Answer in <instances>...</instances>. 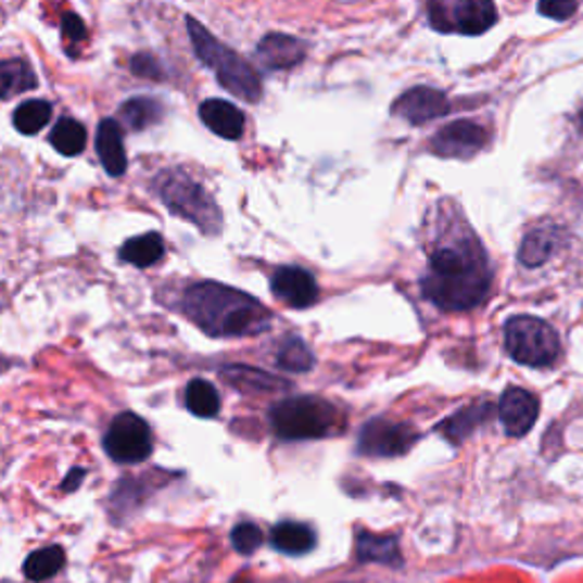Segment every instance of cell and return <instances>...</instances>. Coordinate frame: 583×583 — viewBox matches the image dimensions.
Listing matches in <instances>:
<instances>
[{"label": "cell", "instance_id": "1", "mask_svg": "<svg viewBox=\"0 0 583 583\" xmlns=\"http://www.w3.org/2000/svg\"><path fill=\"white\" fill-rule=\"evenodd\" d=\"M422 292L440 310L477 308L490 292V269L481 244L470 236L438 246L429 258Z\"/></svg>", "mask_w": 583, "mask_h": 583}, {"label": "cell", "instance_id": "2", "mask_svg": "<svg viewBox=\"0 0 583 583\" xmlns=\"http://www.w3.org/2000/svg\"><path fill=\"white\" fill-rule=\"evenodd\" d=\"M182 310L213 338L258 335L271 326V313L253 296L221 283H197L182 299Z\"/></svg>", "mask_w": 583, "mask_h": 583}, {"label": "cell", "instance_id": "3", "mask_svg": "<svg viewBox=\"0 0 583 583\" xmlns=\"http://www.w3.org/2000/svg\"><path fill=\"white\" fill-rule=\"evenodd\" d=\"M188 33L194 46L197 58L213 68L219 85L228 89L232 97H238L246 103H258L263 97V83L255 74V68L240 58L236 51H230L213 33H207L197 18H188Z\"/></svg>", "mask_w": 583, "mask_h": 583}, {"label": "cell", "instance_id": "4", "mask_svg": "<svg viewBox=\"0 0 583 583\" xmlns=\"http://www.w3.org/2000/svg\"><path fill=\"white\" fill-rule=\"evenodd\" d=\"M155 190L174 215L192 221L205 236H215L221 230V213L203 185L192 180L180 169H169L160 174L155 180Z\"/></svg>", "mask_w": 583, "mask_h": 583}, {"label": "cell", "instance_id": "5", "mask_svg": "<svg viewBox=\"0 0 583 583\" xmlns=\"http://www.w3.org/2000/svg\"><path fill=\"white\" fill-rule=\"evenodd\" d=\"M269 419L274 433L283 440L326 438L340 431V413L317 396H294L276 404Z\"/></svg>", "mask_w": 583, "mask_h": 583}, {"label": "cell", "instance_id": "6", "mask_svg": "<svg viewBox=\"0 0 583 583\" xmlns=\"http://www.w3.org/2000/svg\"><path fill=\"white\" fill-rule=\"evenodd\" d=\"M504 344L508 356L527 367H549L556 363L561 342L545 319L538 317H512L504 329Z\"/></svg>", "mask_w": 583, "mask_h": 583}, {"label": "cell", "instance_id": "7", "mask_svg": "<svg viewBox=\"0 0 583 583\" xmlns=\"http://www.w3.org/2000/svg\"><path fill=\"white\" fill-rule=\"evenodd\" d=\"M107 456L122 465L144 462L153 452V435L149 424L135 413H122L112 419L103 438Z\"/></svg>", "mask_w": 583, "mask_h": 583}, {"label": "cell", "instance_id": "8", "mask_svg": "<svg viewBox=\"0 0 583 583\" xmlns=\"http://www.w3.org/2000/svg\"><path fill=\"white\" fill-rule=\"evenodd\" d=\"M487 139H490V135L481 124L460 119V122H454L442 130H438L431 139L429 151L433 155H440V157L470 160L485 149Z\"/></svg>", "mask_w": 583, "mask_h": 583}, {"label": "cell", "instance_id": "9", "mask_svg": "<svg viewBox=\"0 0 583 583\" xmlns=\"http://www.w3.org/2000/svg\"><path fill=\"white\" fill-rule=\"evenodd\" d=\"M417 438L419 435L408 424L375 419V422L365 424V429L360 431L358 452L365 456H381V458L402 456L415 445Z\"/></svg>", "mask_w": 583, "mask_h": 583}, {"label": "cell", "instance_id": "10", "mask_svg": "<svg viewBox=\"0 0 583 583\" xmlns=\"http://www.w3.org/2000/svg\"><path fill=\"white\" fill-rule=\"evenodd\" d=\"M449 107L445 91L433 87H413L392 103V114L413 126H422L445 116Z\"/></svg>", "mask_w": 583, "mask_h": 583}, {"label": "cell", "instance_id": "11", "mask_svg": "<svg viewBox=\"0 0 583 583\" xmlns=\"http://www.w3.org/2000/svg\"><path fill=\"white\" fill-rule=\"evenodd\" d=\"M271 292L290 308H310L319 296L313 274L301 267H281L271 276Z\"/></svg>", "mask_w": 583, "mask_h": 583}, {"label": "cell", "instance_id": "12", "mask_svg": "<svg viewBox=\"0 0 583 583\" xmlns=\"http://www.w3.org/2000/svg\"><path fill=\"white\" fill-rule=\"evenodd\" d=\"M499 417L508 435H527L533 429L535 419H538V400L522 388H508L502 394Z\"/></svg>", "mask_w": 583, "mask_h": 583}, {"label": "cell", "instance_id": "13", "mask_svg": "<svg viewBox=\"0 0 583 583\" xmlns=\"http://www.w3.org/2000/svg\"><path fill=\"white\" fill-rule=\"evenodd\" d=\"M499 18L493 0H458L449 18V33L477 37L487 33Z\"/></svg>", "mask_w": 583, "mask_h": 583}, {"label": "cell", "instance_id": "14", "mask_svg": "<svg viewBox=\"0 0 583 583\" xmlns=\"http://www.w3.org/2000/svg\"><path fill=\"white\" fill-rule=\"evenodd\" d=\"M255 55H258L269 72H281V68H292L306 58V46L290 35L274 33L263 37L258 49H255Z\"/></svg>", "mask_w": 583, "mask_h": 583}, {"label": "cell", "instance_id": "15", "mask_svg": "<svg viewBox=\"0 0 583 583\" xmlns=\"http://www.w3.org/2000/svg\"><path fill=\"white\" fill-rule=\"evenodd\" d=\"M201 122L224 139H240L244 132V114L228 101L210 99L199 107Z\"/></svg>", "mask_w": 583, "mask_h": 583}, {"label": "cell", "instance_id": "16", "mask_svg": "<svg viewBox=\"0 0 583 583\" xmlns=\"http://www.w3.org/2000/svg\"><path fill=\"white\" fill-rule=\"evenodd\" d=\"M97 151H99V157H101L103 167L110 176L119 178L126 174L128 157H126L124 135H122L119 124L112 122V119L101 122V126L97 130Z\"/></svg>", "mask_w": 583, "mask_h": 583}, {"label": "cell", "instance_id": "17", "mask_svg": "<svg viewBox=\"0 0 583 583\" xmlns=\"http://www.w3.org/2000/svg\"><path fill=\"white\" fill-rule=\"evenodd\" d=\"M221 379L238 388L242 392H253V394H261V392H281V390H290L292 383L286 381V379H278L274 375H267V371H261V369H253V367H244V365H230V367H224L221 369Z\"/></svg>", "mask_w": 583, "mask_h": 583}, {"label": "cell", "instance_id": "18", "mask_svg": "<svg viewBox=\"0 0 583 583\" xmlns=\"http://www.w3.org/2000/svg\"><path fill=\"white\" fill-rule=\"evenodd\" d=\"M271 543L278 552L290 554V556H301L315 549L317 535L308 524L301 522H281L276 524L271 531Z\"/></svg>", "mask_w": 583, "mask_h": 583}, {"label": "cell", "instance_id": "19", "mask_svg": "<svg viewBox=\"0 0 583 583\" xmlns=\"http://www.w3.org/2000/svg\"><path fill=\"white\" fill-rule=\"evenodd\" d=\"M356 556L363 563L375 561L383 566H402V552L394 535L360 533L356 543Z\"/></svg>", "mask_w": 583, "mask_h": 583}, {"label": "cell", "instance_id": "20", "mask_svg": "<svg viewBox=\"0 0 583 583\" xmlns=\"http://www.w3.org/2000/svg\"><path fill=\"white\" fill-rule=\"evenodd\" d=\"M37 87V76L28 62L0 60V101L12 99Z\"/></svg>", "mask_w": 583, "mask_h": 583}, {"label": "cell", "instance_id": "21", "mask_svg": "<svg viewBox=\"0 0 583 583\" xmlns=\"http://www.w3.org/2000/svg\"><path fill=\"white\" fill-rule=\"evenodd\" d=\"M119 255H122V261L135 267H151L157 261H162V255H165V242H162L157 232H147V236L128 240L122 246Z\"/></svg>", "mask_w": 583, "mask_h": 583}, {"label": "cell", "instance_id": "22", "mask_svg": "<svg viewBox=\"0 0 583 583\" xmlns=\"http://www.w3.org/2000/svg\"><path fill=\"white\" fill-rule=\"evenodd\" d=\"M554 249H556V230L535 228L529 232L520 246V263L524 267H541L552 258Z\"/></svg>", "mask_w": 583, "mask_h": 583}, {"label": "cell", "instance_id": "23", "mask_svg": "<svg viewBox=\"0 0 583 583\" xmlns=\"http://www.w3.org/2000/svg\"><path fill=\"white\" fill-rule=\"evenodd\" d=\"M51 144L60 155L66 157L80 155L87 147V130L83 128L80 122L64 116V119H60L51 130Z\"/></svg>", "mask_w": 583, "mask_h": 583}, {"label": "cell", "instance_id": "24", "mask_svg": "<svg viewBox=\"0 0 583 583\" xmlns=\"http://www.w3.org/2000/svg\"><path fill=\"white\" fill-rule=\"evenodd\" d=\"M64 561H66V556L60 545L43 547L28 556L26 566H23V572H26L30 581H46L64 568Z\"/></svg>", "mask_w": 583, "mask_h": 583}, {"label": "cell", "instance_id": "25", "mask_svg": "<svg viewBox=\"0 0 583 583\" xmlns=\"http://www.w3.org/2000/svg\"><path fill=\"white\" fill-rule=\"evenodd\" d=\"M51 114H53L51 103L39 101V99H33V101L21 103V105L14 110L12 122H14V128H16L21 135H37L41 128L49 126Z\"/></svg>", "mask_w": 583, "mask_h": 583}, {"label": "cell", "instance_id": "26", "mask_svg": "<svg viewBox=\"0 0 583 583\" xmlns=\"http://www.w3.org/2000/svg\"><path fill=\"white\" fill-rule=\"evenodd\" d=\"M185 406L197 417H215L221 408L219 392L213 383L197 379L185 390Z\"/></svg>", "mask_w": 583, "mask_h": 583}, {"label": "cell", "instance_id": "27", "mask_svg": "<svg viewBox=\"0 0 583 583\" xmlns=\"http://www.w3.org/2000/svg\"><path fill=\"white\" fill-rule=\"evenodd\" d=\"M122 119L130 130L139 132V130L155 126L162 119V105L147 97L130 99L122 105Z\"/></svg>", "mask_w": 583, "mask_h": 583}, {"label": "cell", "instance_id": "28", "mask_svg": "<svg viewBox=\"0 0 583 583\" xmlns=\"http://www.w3.org/2000/svg\"><path fill=\"white\" fill-rule=\"evenodd\" d=\"M487 413H490L487 404H481L477 408H462L452 419H447L445 424H440V431L447 438H452L454 442H460L465 435H470L474 431V427L481 422V419L487 417Z\"/></svg>", "mask_w": 583, "mask_h": 583}, {"label": "cell", "instance_id": "29", "mask_svg": "<svg viewBox=\"0 0 583 583\" xmlns=\"http://www.w3.org/2000/svg\"><path fill=\"white\" fill-rule=\"evenodd\" d=\"M278 365H281L286 371H308L315 365V360L306 342L299 338H290L281 346V352H278Z\"/></svg>", "mask_w": 583, "mask_h": 583}, {"label": "cell", "instance_id": "30", "mask_svg": "<svg viewBox=\"0 0 583 583\" xmlns=\"http://www.w3.org/2000/svg\"><path fill=\"white\" fill-rule=\"evenodd\" d=\"M230 541H232V547H236L240 554L249 556L263 545V531L251 522H244V524H238L236 529H232Z\"/></svg>", "mask_w": 583, "mask_h": 583}, {"label": "cell", "instance_id": "31", "mask_svg": "<svg viewBox=\"0 0 583 583\" xmlns=\"http://www.w3.org/2000/svg\"><path fill=\"white\" fill-rule=\"evenodd\" d=\"M579 10V0H541L538 12L554 21H568Z\"/></svg>", "mask_w": 583, "mask_h": 583}, {"label": "cell", "instance_id": "32", "mask_svg": "<svg viewBox=\"0 0 583 583\" xmlns=\"http://www.w3.org/2000/svg\"><path fill=\"white\" fill-rule=\"evenodd\" d=\"M130 68L132 74L139 76V78H149V80H162L165 76H162V68L157 64V60L153 55H147V53H139L130 60Z\"/></svg>", "mask_w": 583, "mask_h": 583}, {"label": "cell", "instance_id": "33", "mask_svg": "<svg viewBox=\"0 0 583 583\" xmlns=\"http://www.w3.org/2000/svg\"><path fill=\"white\" fill-rule=\"evenodd\" d=\"M62 35L68 43H83L87 39V28L76 14H66L62 21Z\"/></svg>", "mask_w": 583, "mask_h": 583}, {"label": "cell", "instance_id": "34", "mask_svg": "<svg viewBox=\"0 0 583 583\" xmlns=\"http://www.w3.org/2000/svg\"><path fill=\"white\" fill-rule=\"evenodd\" d=\"M83 477H85V470H83V468L72 470V472H68V477L64 479L62 490H76V487L80 485V479H83Z\"/></svg>", "mask_w": 583, "mask_h": 583}, {"label": "cell", "instance_id": "35", "mask_svg": "<svg viewBox=\"0 0 583 583\" xmlns=\"http://www.w3.org/2000/svg\"><path fill=\"white\" fill-rule=\"evenodd\" d=\"M579 124H581V128H583V110H581V114H579Z\"/></svg>", "mask_w": 583, "mask_h": 583}]
</instances>
